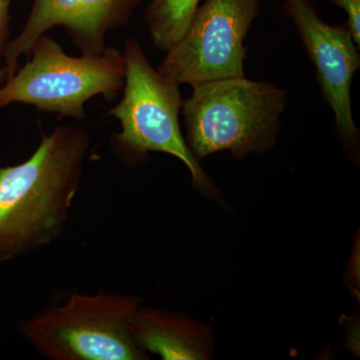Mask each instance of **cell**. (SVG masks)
Masks as SVG:
<instances>
[{"label": "cell", "instance_id": "6da1fadb", "mask_svg": "<svg viewBox=\"0 0 360 360\" xmlns=\"http://www.w3.org/2000/svg\"><path fill=\"white\" fill-rule=\"evenodd\" d=\"M89 148L86 130L65 125L25 162L0 168V264L63 236Z\"/></svg>", "mask_w": 360, "mask_h": 360}, {"label": "cell", "instance_id": "7a4b0ae2", "mask_svg": "<svg viewBox=\"0 0 360 360\" xmlns=\"http://www.w3.org/2000/svg\"><path fill=\"white\" fill-rule=\"evenodd\" d=\"M182 104L186 141L194 158L231 151L236 160L264 155L276 143L288 92L278 85L245 77L193 85Z\"/></svg>", "mask_w": 360, "mask_h": 360}, {"label": "cell", "instance_id": "3957f363", "mask_svg": "<svg viewBox=\"0 0 360 360\" xmlns=\"http://www.w3.org/2000/svg\"><path fill=\"white\" fill-rule=\"evenodd\" d=\"M123 56L122 99L108 111L122 125V131L112 141L116 155L130 165L141 162L151 151L174 155L188 168L194 186L205 193L217 195L180 130L179 113L184 101L179 85L161 77L134 39L127 40Z\"/></svg>", "mask_w": 360, "mask_h": 360}, {"label": "cell", "instance_id": "277c9868", "mask_svg": "<svg viewBox=\"0 0 360 360\" xmlns=\"http://www.w3.org/2000/svg\"><path fill=\"white\" fill-rule=\"evenodd\" d=\"M139 307L134 296L73 293L63 304L21 322L20 333L49 360L146 359L131 331Z\"/></svg>", "mask_w": 360, "mask_h": 360}, {"label": "cell", "instance_id": "5b68a950", "mask_svg": "<svg viewBox=\"0 0 360 360\" xmlns=\"http://www.w3.org/2000/svg\"><path fill=\"white\" fill-rule=\"evenodd\" d=\"M30 53L32 58L0 87V108L27 103L82 120L87 101L96 96L112 101L124 85V56L113 47H106L101 56L75 58L42 35Z\"/></svg>", "mask_w": 360, "mask_h": 360}, {"label": "cell", "instance_id": "8992f818", "mask_svg": "<svg viewBox=\"0 0 360 360\" xmlns=\"http://www.w3.org/2000/svg\"><path fill=\"white\" fill-rule=\"evenodd\" d=\"M262 0H205L158 72L177 85L245 77V40Z\"/></svg>", "mask_w": 360, "mask_h": 360}, {"label": "cell", "instance_id": "52a82bcc", "mask_svg": "<svg viewBox=\"0 0 360 360\" xmlns=\"http://www.w3.org/2000/svg\"><path fill=\"white\" fill-rule=\"evenodd\" d=\"M305 52L316 70L322 96L335 115V127L349 153L359 155V130L352 115V84L360 68V47L345 25L319 18L310 0H283Z\"/></svg>", "mask_w": 360, "mask_h": 360}, {"label": "cell", "instance_id": "ba28073f", "mask_svg": "<svg viewBox=\"0 0 360 360\" xmlns=\"http://www.w3.org/2000/svg\"><path fill=\"white\" fill-rule=\"evenodd\" d=\"M141 0H34L20 34L4 49L6 80L18 70V58L30 56L37 40L63 26L73 44L86 56L106 49V34L129 22Z\"/></svg>", "mask_w": 360, "mask_h": 360}, {"label": "cell", "instance_id": "9c48e42d", "mask_svg": "<svg viewBox=\"0 0 360 360\" xmlns=\"http://www.w3.org/2000/svg\"><path fill=\"white\" fill-rule=\"evenodd\" d=\"M131 331L146 354H158L165 360L210 359V331L186 316L139 307L132 316Z\"/></svg>", "mask_w": 360, "mask_h": 360}, {"label": "cell", "instance_id": "30bf717a", "mask_svg": "<svg viewBox=\"0 0 360 360\" xmlns=\"http://www.w3.org/2000/svg\"><path fill=\"white\" fill-rule=\"evenodd\" d=\"M200 0H150L144 20L153 45L167 52L182 37Z\"/></svg>", "mask_w": 360, "mask_h": 360}, {"label": "cell", "instance_id": "8fae6325", "mask_svg": "<svg viewBox=\"0 0 360 360\" xmlns=\"http://www.w3.org/2000/svg\"><path fill=\"white\" fill-rule=\"evenodd\" d=\"M347 15V25L360 47V0H328Z\"/></svg>", "mask_w": 360, "mask_h": 360}, {"label": "cell", "instance_id": "7c38bea8", "mask_svg": "<svg viewBox=\"0 0 360 360\" xmlns=\"http://www.w3.org/2000/svg\"><path fill=\"white\" fill-rule=\"evenodd\" d=\"M11 0H0V56H4L8 37L9 6Z\"/></svg>", "mask_w": 360, "mask_h": 360}, {"label": "cell", "instance_id": "4fadbf2b", "mask_svg": "<svg viewBox=\"0 0 360 360\" xmlns=\"http://www.w3.org/2000/svg\"><path fill=\"white\" fill-rule=\"evenodd\" d=\"M4 80H6V68H4V70H0V84H4Z\"/></svg>", "mask_w": 360, "mask_h": 360}]
</instances>
